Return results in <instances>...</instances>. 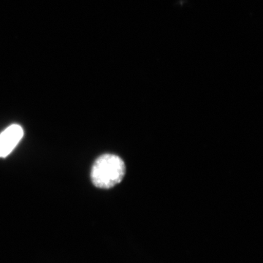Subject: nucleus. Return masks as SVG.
Here are the masks:
<instances>
[{"label": "nucleus", "mask_w": 263, "mask_h": 263, "mask_svg": "<svg viewBox=\"0 0 263 263\" xmlns=\"http://www.w3.org/2000/svg\"><path fill=\"white\" fill-rule=\"evenodd\" d=\"M125 171V164L120 157L105 154L95 160L91 171V181L96 187L112 188L122 181Z\"/></svg>", "instance_id": "1"}, {"label": "nucleus", "mask_w": 263, "mask_h": 263, "mask_svg": "<svg viewBox=\"0 0 263 263\" xmlns=\"http://www.w3.org/2000/svg\"><path fill=\"white\" fill-rule=\"evenodd\" d=\"M24 136L23 128L14 124L0 134V157L5 158L13 152Z\"/></svg>", "instance_id": "2"}]
</instances>
